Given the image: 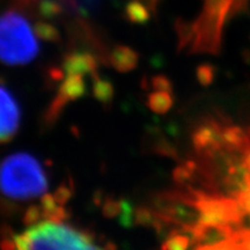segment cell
<instances>
[{
  "label": "cell",
  "mask_w": 250,
  "mask_h": 250,
  "mask_svg": "<svg viewBox=\"0 0 250 250\" xmlns=\"http://www.w3.org/2000/svg\"><path fill=\"white\" fill-rule=\"evenodd\" d=\"M93 95L99 102L108 103L112 100L114 96V89H112L111 83L103 80L101 78L95 77L93 85Z\"/></svg>",
  "instance_id": "cell-10"
},
{
  "label": "cell",
  "mask_w": 250,
  "mask_h": 250,
  "mask_svg": "<svg viewBox=\"0 0 250 250\" xmlns=\"http://www.w3.org/2000/svg\"><path fill=\"white\" fill-rule=\"evenodd\" d=\"M192 204L197 212V221L193 227L234 229L233 227L241 220L242 208H240L239 202L232 198L199 193L192 199Z\"/></svg>",
  "instance_id": "cell-4"
},
{
  "label": "cell",
  "mask_w": 250,
  "mask_h": 250,
  "mask_svg": "<svg viewBox=\"0 0 250 250\" xmlns=\"http://www.w3.org/2000/svg\"><path fill=\"white\" fill-rule=\"evenodd\" d=\"M21 111L17 99L7 87L0 83V144L13 139L20 126Z\"/></svg>",
  "instance_id": "cell-5"
},
{
  "label": "cell",
  "mask_w": 250,
  "mask_h": 250,
  "mask_svg": "<svg viewBox=\"0 0 250 250\" xmlns=\"http://www.w3.org/2000/svg\"><path fill=\"white\" fill-rule=\"evenodd\" d=\"M54 196H55L56 201H57L59 204L64 205L65 203L67 202V199L71 197V191L68 190L67 187H61L57 191H56Z\"/></svg>",
  "instance_id": "cell-15"
},
{
  "label": "cell",
  "mask_w": 250,
  "mask_h": 250,
  "mask_svg": "<svg viewBox=\"0 0 250 250\" xmlns=\"http://www.w3.org/2000/svg\"><path fill=\"white\" fill-rule=\"evenodd\" d=\"M48 177L44 168L29 153H14L0 164V192L14 201H29L44 196Z\"/></svg>",
  "instance_id": "cell-2"
},
{
  "label": "cell",
  "mask_w": 250,
  "mask_h": 250,
  "mask_svg": "<svg viewBox=\"0 0 250 250\" xmlns=\"http://www.w3.org/2000/svg\"><path fill=\"white\" fill-rule=\"evenodd\" d=\"M85 93V77L80 76V74H66L62 85L59 86L56 99L50 105L48 115H46V121L52 122L57 120L59 114L64 110V108L68 103L80 99Z\"/></svg>",
  "instance_id": "cell-6"
},
{
  "label": "cell",
  "mask_w": 250,
  "mask_h": 250,
  "mask_svg": "<svg viewBox=\"0 0 250 250\" xmlns=\"http://www.w3.org/2000/svg\"><path fill=\"white\" fill-rule=\"evenodd\" d=\"M190 246V237L182 233L173 234L166 240L164 250H188Z\"/></svg>",
  "instance_id": "cell-11"
},
{
  "label": "cell",
  "mask_w": 250,
  "mask_h": 250,
  "mask_svg": "<svg viewBox=\"0 0 250 250\" xmlns=\"http://www.w3.org/2000/svg\"><path fill=\"white\" fill-rule=\"evenodd\" d=\"M152 86L154 90H167L171 92V86L165 77H155L152 81Z\"/></svg>",
  "instance_id": "cell-14"
},
{
  "label": "cell",
  "mask_w": 250,
  "mask_h": 250,
  "mask_svg": "<svg viewBox=\"0 0 250 250\" xmlns=\"http://www.w3.org/2000/svg\"><path fill=\"white\" fill-rule=\"evenodd\" d=\"M197 250H239L232 240H227V241L211 243V245H203L199 247Z\"/></svg>",
  "instance_id": "cell-12"
},
{
  "label": "cell",
  "mask_w": 250,
  "mask_h": 250,
  "mask_svg": "<svg viewBox=\"0 0 250 250\" xmlns=\"http://www.w3.org/2000/svg\"><path fill=\"white\" fill-rule=\"evenodd\" d=\"M39 39L37 28L21 12L8 9L0 14V62L29 64L40 52Z\"/></svg>",
  "instance_id": "cell-3"
},
{
  "label": "cell",
  "mask_w": 250,
  "mask_h": 250,
  "mask_svg": "<svg viewBox=\"0 0 250 250\" xmlns=\"http://www.w3.org/2000/svg\"><path fill=\"white\" fill-rule=\"evenodd\" d=\"M66 74H80V76H93L96 71V62L93 56L87 54H76L66 58L64 62Z\"/></svg>",
  "instance_id": "cell-7"
},
{
  "label": "cell",
  "mask_w": 250,
  "mask_h": 250,
  "mask_svg": "<svg viewBox=\"0 0 250 250\" xmlns=\"http://www.w3.org/2000/svg\"><path fill=\"white\" fill-rule=\"evenodd\" d=\"M137 62H138V55L125 46L115 49L111 55L112 66L120 72H129L133 70Z\"/></svg>",
  "instance_id": "cell-8"
},
{
  "label": "cell",
  "mask_w": 250,
  "mask_h": 250,
  "mask_svg": "<svg viewBox=\"0 0 250 250\" xmlns=\"http://www.w3.org/2000/svg\"><path fill=\"white\" fill-rule=\"evenodd\" d=\"M198 79L202 85L208 86L213 81V70L211 67L204 66L198 71Z\"/></svg>",
  "instance_id": "cell-13"
},
{
  "label": "cell",
  "mask_w": 250,
  "mask_h": 250,
  "mask_svg": "<svg viewBox=\"0 0 250 250\" xmlns=\"http://www.w3.org/2000/svg\"><path fill=\"white\" fill-rule=\"evenodd\" d=\"M173 105L171 92L154 90L148 95V107L156 114H166Z\"/></svg>",
  "instance_id": "cell-9"
},
{
  "label": "cell",
  "mask_w": 250,
  "mask_h": 250,
  "mask_svg": "<svg viewBox=\"0 0 250 250\" xmlns=\"http://www.w3.org/2000/svg\"><path fill=\"white\" fill-rule=\"evenodd\" d=\"M1 250H104L88 234L62 220H41L22 233H1Z\"/></svg>",
  "instance_id": "cell-1"
}]
</instances>
